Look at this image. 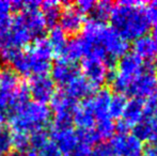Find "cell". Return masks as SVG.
<instances>
[{
    "label": "cell",
    "mask_w": 157,
    "mask_h": 156,
    "mask_svg": "<svg viewBox=\"0 0 157 156\" xmlns=\"http://www.w3.org/2000/svg\"><path fill=\"white\" fill-rule=\"evenodd\" d=\"M81 40L85 47V58L97 59L109 71L116 69L118 59L127 52L128 44L111 26L90 19L81 30Z\"/></svg>",
    "instance_id": "cell-1"
},
{
    "label": "cell",
    "mask_w": 157,
    "mask_h": 156,
    "mask_svg": "<svg viewBox=\"0 0 157 156\" xmlns=\"http://www.w3.org/2000/svg\"><path fill=\"white\" fill-rule=\"evenodd\" d=\"M109 21L112 29L127 41L147 36L151 24L145 13V3L140 1H120L113 6Z\"/></svg>",
    "instance_id": "cell-2"
},
{
    "label": "cell",
    "mask_w": 157,
    "mask_h": 156,
    "mask_svg": "<svg viewBox=\"0 0 157 156\" xmlns=\"http://www.w3.org/2000/svg\"><path fill=\"white\" fill-rule=\"evenodd\" d=\"M52 56L54 54L47 38L41 36L33 40L26 50H21L11 65L17 75L25 77L46 75L52 67Z\"/></svg>",
    "instance_id": "cell-3"
},
{
    "label": "cell",
    "mask_w": 157,
    "mask_h": 156,
    "mask_svg": "<svg viewBox=\"0 0 157 156\" xmlns=\"http://www.w3.org/2000/svg\"><path fill=\"white\" fill-rule=\"evenodd\" d=\"M52 120V110L47 105L28 102L9 116L10 131L12 133H32L44 131Z\"/></svg>",
    "instance_id": "cell-4"
},
{
    "label": "cell",
    "mask_w": 157,
    "mask_h": 156,
    "mask_svg": "<svg viewBox=\"0 0 157 156\" xmlns=\"http://www.w3.org/2000/svg\"><path fill=\"white\" fill-rule=\"evenodd\" d=\"M145 67L144 60L140 58L134 51H127L118 60L114 70L109 71L108 79L116 93L126 94L128 88Z\"/></svg>",
    "instance_id": "cell-5"
},
{
    "label": "cell",
    "mask_w": 157,
    "mask_h": 156,
    "mask_svg": "<svg viewBox=\"0 0 157 156\" xmlns=\"http://www.w3.org/2000/svg\"><path fill=\"white\" fill-rule=\"evenodd\" d=\"M54 119L52 129L67 128L72 127L74 113L78 106V102L68 96L64 91L56 92L52 100L50 101Z\"/></svg>",
    "instance_id": "cell-6"
},
{
    "label": "cell",
    "mask_w": 157,
    "mask_h": 156,
    "mask_svg": "<svg viewBox=\"0 0 157 156\" xmlns=\"http://www.w3.org/2000/svg\"><path fill=\"white\" fill-rule=\"evenodd\" d=\"M125 95L142 100L157 95V73L154 64L145 62L143 72L132 81Z\"/></svg>",
    "instance_id": "cell-7"
},
{
    "label": "cell",
    "mask_w": 157,
    "mask_h": 156,
    "mask_svg": "<svg viewBox=\"0 0 157 156\" xmlns=\"http://www.w3.org/2000/svg\"><path fill=\"white\" fill-rule=\"evenodd\" d=\"M29 92L30 97L33 98V102L46 105L50 103L54 95L56 94V83L49 75L33 76L30 78L29 82L26 83Z\"/></svg>",
    "instance_id": "cell-8"
},
{
    "label": "cell",
    "mask_w": 157,
    "mask_h": 156,
    "mask_svg": "<svg viewBox=\"0 0 157 156\" xmlns=\"http://www.w3.org/2000/svg\"><path fill=\"white\" fill-rule=\"evenodd\" d=\"M110 146L119 156H142L143 144L134 134H114Z\"/></svg>",
    "instance_id": "cell-9"
},
{
    "label": "cell",
    "mask_w": 157,
    "mask_h": 156,
    "mask_svg": "<svg viewBox=\"0 0 157 156\" xmlns=\"http://www.w3.org/2000/svg\"><path fill=\"white\" fill-rule=\"evenodd\" d=\"M85 15L73 3H65L61 11L59 27L64 31L66 36H75L81 32L85 26Z\"/></svg>",
    "instance_id": "cell-10"
},
{
    "label": "cell",
    "mask_w": 157,
    "mask_h": 156,
    "mask_svg": "<svg viewBox=\"0 0 157 156\" xmlns=\"http://www.w3.org/2000/svg\"><path fill=\"white\" fill-rule=\"evenodd\" d=\"M52 79L56 85L66 87L71 81L80 75V67L76 62L67 60L65 58H58L50 67Z\"/></svg>",
    "instance_id": "cell-11"
},
{
    "label": "cell",
    "mask_w": 157,
    "mask_h": 156,
    "mask_svg": "<svg viewBox=\"0 0 157 156\" xmlns=\"http://www.w3.org/2000/svg\"><path fill=\"white\" fill-rule=\"evenodd\" d=\"M13 18L29 32L33 40L43 36L46 26L40 9L24 10L17 13L16 17H13Z\"/></svg>",
    "instance_id": "cell-12"
},
{
    "label": "cell",
    "mask_w": 157,
    "mask_h": 156,
    "mask_svg": "<svg viewBox=\"0 0 157 156\" xmlns=\"http://www.w3.org/2000/svg\"><path fill=\"white\" fill-rule=\"evenodd\" d=\"M79 67L80 72H82L83 77L96 89L101 87L108 80L109 70L101 61L97 59L85 58Z\"/></svg>",
    "instance_id": "cell-13"
},
{
    "label": "cell",
    "mask_w": 157,
    "mask_h": 156,
    "mask_svg": "<svg viewBox=\"0 0 157 156\" xmlns=\"http://www.w3.org/2000/svg\"><path fill=\"white\" fill-rule=\"evenodd\" d=\"M52 140L59 149L61 154L65 156H71L78 143L77 131L72 127L52 129Z\"/></svg>",
    "instance_id": "cell-14"
},
{
    "label": "cell",
    "mask_w": 157,
    "mask_h": 156,
    "mask_svg": "<svg viewBox=\"0 0 157 156\" xmlns=\"http://www.w3.org/2000/svg\"><path fill=\"white\" fill-rule=\"evenodd\" d=\"M111 96L112 94L110 93L109 90L106 89V88H101V89L96 91L90 97L91 107L94 112L95 119H96V122L110 118L109 106H110V101H111Z\"/></svg>",
    "instance_id": "cell-15"
},
{
    "label": "cell",
    "mask_w": 157,
    "mask_h": 156,
    "mask_svg": "<svg viewBox=\"0 0 157 156\" xmlns=\"http://www.w3.org/2000/svg\"><path fill=\"white\" fill-rule=\"evenodd\" d=\"M96 91V88H94L89 81L87 80L83 76L79 75L73 81H71L65 87V92L68 96L74 98L75 101L78 102V100H87L91 97Z\"/></svg>",
    "instance_id": "cell-16"
},
{
    "label": "cell",
    "mask_w": 157,
    "mask_h": 156,
    "mask_svg": "<svg viewBox=\"0 0 157 156\" xmlns=\"http://www.w3.org/2000/svg\"><path fill=\"white\" fill-rule=\"evenodd\" d=\"M73 123L77 125L78 129H92L96 124L94 112L92 110L90 97L83 100L78 104L73 118Z\"/></svg>",
    "instance_id": "cell-17"
},
{
    "label": "cell",
    "mask_w": 157,
    "mask_h": 156,
    "mask_svg": "<svg viewBox=\"0 0 157 156\" xmlns=\"http://www.w3.org/2000/svg\"><path fill=\"white\" fill-rule=\"evenodd\" d=\"M143 105H144V100L132 97V100L127 101L126 103L121 121L125 123L129 128L135 127L143 119Z\"/></svg>",
    "instance_id": "cell-18"
},
{
    "label": "cell",
    "mask_w": 157,
    "mask_h": 156,
    "mask_svg": "<svg viewBox=\"0 0 157 156\" xmlns=\"http://www.w3.org/2000/svg\"><path fill=\"white\" fill-rule=\"evenodd\" d=\"M41 6L42 8L40 10H41L46 28L49 27L52 29L56 27L59 24L61 11H62L61 3L58 1H44L41 3Z\"/></svg>",
    "instance_id": "cell-19"
},
{
    "label": "cell",
    "mask_w": 157,
    "mask_h": 156,
    "mask_svg": "<svg viewBox=\"0 0 157 156\" xmlns=\"http://www.w3.org/2000/svg\"><path fill=\"white\" fill-rule=\"evenodd\" d=\"M134 52L138 55L142 60L150 61L157 55L155 47L151 36H143L134 41Z\"/></svg>",
    "instance_id": "cell-20"
},
{
    "label": "cell",
    "mask_w": 157,
    "mask_h": 156,
    "mask_svg": "<svg viewBox=\"0 0 157 156\" xmlns=\"http://www.w3.org/2000/svg\"><path fill=\"white\" fill-rule=\"evenodd\" d=\"M48 43L52 47L54 56L61 57L65 49V46L67 44V36L64 33V31L59 26L52 28L47 36Z\"/></svg>",
    "instance_id": "cell-21"
},
{
    "label": "cell",
    "mask_w": 157,
    "mask_h": 156,
    "mask_svg": "<svg viewBox=\"0 0 157 156\" xmlns=\"http://www.w3.org/2000/svg\"><path fill=\"white\" fill-rule=\"evenodd\" d=\"M61 57L72 62H77L78 60L85 58V47L80 36H73L71 40H68Z\"/></svg>",
    "instance_id": "cell-22"
},
{
    "label": "cell",
    "mask_w": 157,
    "mask_h": 156,
    "mask_svg": "<svg viewBox=\"0 0 157 156\" xmlns=\"http://www.w3.org/2000/svg\"><path fill=\"white\" fill-rule=\"evenodd\" d=\"M93 129L98 137L99 141L111 139L116 133V123L113 122L112 119L108 118L96 122Z\"/></svg>",
    "instance_id": "cell-23"
},
{
    "label": "cell",
    "mask_w": 157,
    "mask_h": 156,
    "mask_svg": "<svg viewBox=\"0 0 157 156\" xmlns=\"http://www.w3.org/2000/svg\"><path fill=\"white\" fill-rule=\"evenodd\" d=\"M126 103H127V98L126 95L121 93H116L111 96V101H110V106H109V117L110 119H116L119 120L122 117V113L125 109Z\"/></svg>",
    "instance_id": "cell-24"
},
{
    "label": "cell",
    "mask_w": 157,
    "mask_h": 156,
    "mask_svg": "<svg viewBox=\"0 0 157 156\" xmlns=\"http://www.w3.org/2000/svg\"><path fill=\"white\" fill-rule=\"evenodd\" d=\"M112 8H113V4L109 1L95 2L94 9L91 12V19H94V21H99V23H105L106 21L109 19Z\"/></svg>",
    "instance_id": "cell-25"
},
{
    "label": "cell",
    "mask_w": 157,
    "mask_h": 156,
    "mask_svg": "<svg viewBox=\"0 0 157 156\" xmlns=\"http://www.w3.org/2000/svg\"><path fill=\"white\" fill-rule=\"evenodd\" d=\"M12 6L11 1L0 0V31L10 28L12 24Z\"/></svg>",
    "instance_id": "cell-26"
},
{
    "label": "cell",
    "mask_w": 157,
    "mask_h": 156,
    "mask_svg": "<svg viewBox=\"0 0 157 156\" xmlns=\"http://www.w3.org/2000/svg\"><path fill=\"white\" fill-rule=\"evenodd\" d=\"M49 140H50V137L45 129H44V131H35V133H32L31 135H29L30 148L35 150L36 152L41 148H43Z\"/></svg>",
    "instance_id": "cell-27"
},
{
    "label": "cell",
    "mask_w": 157,
    "mask_h": 156,
    "mask_svg": "<svg viewBox=\"0 0 157 156\" xmlns=\"http://www.w3.org/2000/svg\"><path fill=\"white\" fill-rule=\"evenodd\" d=\"M13 150L12 133L9 128L0 127V155L9 154Z\"/></svg>",
    "instance_id": "cell-28"
},
{
    "label": "cell",
    "mask_w": 157,
    "mask_h": 156,
    "mask_svg": "<svg viewBox=\"0 0 157 156\" xmlns=\"http://www.w3.org/2000/svg\"><path fill=\"white\" fill-rule=\"evenodd\" d=\"M12 139L14 150H26V149L30 148L29 135H27V134L12 133Z\"/></svg>",
    "instance_id": "cell-29"
},
{
    "label": "cell",
    "mask_w": 157,
    "mask_h": 156,
    "mask_svg": "<svg viewBox=\"0 0 157 156\" xmlns=\"http://www.w3.org/2000/svg\"><path fill=\"white\" fill-rule=\"evenodd\" d=\"M37 154H39V156H62L60 151H59V149L57 148L56 144L52 142V139H50L43 148H41L37 151Z\"/></svg>",
    "instance_id": "cell-30"
},
{
    "label": "cell",
    "mask_w": 157,
    "mask_h": 156,
    "mask_svg": "<svg viewBox=\"0 0 157 156\" xmlns=\"http://www.w3.org/2000/svg\"><path fill=\"white\" fill-rule=\"evenodd\" d=\"M89 156H119V155L108 144H98L94 149H92V152Z\"/></svg>",
    "instance_id": "cell-31"
},
{
    "label": "cell",
    "mask_w": 157,
    "mask_h": 156,
    "mask_svg": "<svg viewBox=\"0 0 157 156\" xmlns=\"http://www.w3.org/2000/svg\"><path fill=\"white\" fill-rule=\"evenodd\" d=\"M145 13L151 26H157V1L145 3Z\"/></svg>",
    "instance_id": "cell-32"
},
{
    "label": "cell",
    "mask_w": 157,
    "mask_h": 156,
    "mask_svg": "<svg viewBox=\"0 0 157 156\" xmlns=\"http://www.w3.org/2000/svg\"><path fill=\"white\" fill-rule=\"evenodd\" d=\"M94 6H95V1H91V0H80V1H78L75 4V6H76L83 15L91 14L92 10L94 9Z\"/></svg>",
    "instance_id": "cell-33"
},
{
    "label": "cell",
    "mask_w": 157,
    "mask_h": 156,
    "mask_svg": "<svg viewBox=\"0 0 157 156\" xmlns=\"http://www.w3.org/2000/svg\"><path fill=\"white\" fill-rule=\"evenodd\" d=\"M9 156H39L37 152L31 148L26 150H12L9 153Z\"/></svg>",
    "instance_id": "cell-34"
},
{
    "label": "cell",
    "mask_w": 157,
    "mask_h": 156,
    "mask_svg": "<svg viewBox=\"0 0 157 156\" xmlns=\"http://www.w3.org/2000/svg\"><path fill=\"white\" fill-rule=\"evenodd\" d=\"M151 38H152V40H153L154 44H155V47L157 49V26L154 28L153 32H152V34H151Z\"/></svg>",
    "instance_id": "cell-35"
}]
</instances>
